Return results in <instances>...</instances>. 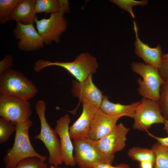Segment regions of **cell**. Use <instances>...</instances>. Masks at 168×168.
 I'll return each instance as SVG.
<instances>
[{
	"mask_svg": "<svg viewBox=\"0 0 168 168\" xmlns=\"http://www.w3.org/2000/svg\"><path fill=\"white\" fill-rule=\"evenodd\" d=\"M76 164L80 168H93L100 163L112 165L115 156L107 155L99 149L94 141L90 138L82 140H73Z\"/></svg>",
	"mask_w": 168,
	"mask_h": 168,
	"instance_id": "52a82bcc",
	"label": "cell"
},
{
	"mask_svg": "<svg viewBox=\"0 0 168 168\" xmlns=\"http://www.w3.org/2000/svg\"><path fill=\"white\" fill-rule=\"evenodd\" d=\"M33 121L29 119L24 122L14 124L16 127L14 142L8 149L3 158L5 168H13L22 160L36 157L45 161L47 156L37 152L32 146L29 136V130Z\"/></svg>",
	"mask_w": 168,
	"mask_h": 168,
	"instance_id": "6da1fadb",
	"label": "cell"
},
{
	"mask_svg": "<svg viewBox=\"0 0 168 168\" xmlns=\"http://www.w3.org/2000/svg\"><path fill=\"white\" fill-rule=\"evenodd\" d=\"M82 105V110L81 115L69 127L70 137L73 140H82L89 138V132L96 110L86 105Z\"/></svg>",
	"mask_w": 168,
	"mask_h": 168,
	"instance_id": "9a60e30c",
	"label": "cell"
},
{
	"mask_svg": "<svg viewBox=\"0 0 168 168\" xmlns=\"http://www.w3.org/2000/svg\"><path fill=\"white\" fill-rule=\"evenodd\" d=\"M20 0H0V23L5 24L11 20L14 9Z\"/></svg>",
	"mask_w": 168,
	"mask_h": 168,
	"instance_id": "7402d4cb",
	"label": "cell"
},
{
	"mask_svg": "<svg viewBox=\"0 0 168 168\" xmlns=\"http://www.w3.org/2000/svg\"><path fill=\"white\" fill-rule=\"evenodd\" d=\"M36 0H20L16 6L11 20L16 23L33 24L36 17L35 11Z\"/></svg>",
	"mask_w": 168,
	"mask_h": 168,
	"instance_id": "ac0fdd59",
	"label": "cell"
},
{
	"mask_svg": "<svg viewBox=\"0 0 168 168\" xmlns=\"http://www.w3.org/2000/svg\"><path fill=\"white\" fill-rule=\"evenodd\" d=\"M15 38L19 40L18 49L26 52L33 51L44 47L42 36L35 29L33 24L16 23L13 30Z\"/></svg>",
	"mask_w": 168,
	"mask_h": 168,
	"instance_id": "7c38bea8",
	"label": "cell"
},
{
	"mask_svg": "<svg viewBox=\"0 0 168 168\" xmlns=\"http://www.w3.org/2000/svg\"><path fill=\"white\" fill-rule=\"evenodd\" d=\"M13 65V58L11 55L5 56L0 61V74L10 68Z\"/></svg>",
	"mask_w": 168,
	"mask_h": 168,
	"instance_id": "83f0119b",
	"label": "cell"
},
{
	"mask_svg": "<svg viewBox=\"0 0 168 168\" xmlns=\"http://www.w3.org/2000/svg\"><path fill=\"white\" fill-rule=\"evenodd\" d=\"M133 24L135 34L134 45L136 54L142 59L146 64L158 69L163 54L161 45L158 44L155 48H152L143 43L138 37V28L134 20Z\"/></svg>",
	"mask_w": 168,
	"mask_h": 168,
	"instance_id": "2e32d148",
	"label": "cell"
},
{
	"mask_svg": "<svg viewBox=\"0 0 168 168\" xmlns=\"http://www.w3.org/2000/svg\"><path fill=\"white\" fill-rule=\"evenodd\" d=\"M140 101L134 102L128 105L110 102L107 96H104L100 109L106 114L114 117L127 116L133 118L137 107Z\"/></svg>",
	"mask_w": 168,
	"mask_h": 168,
	"instance_id": "e0dca14e",
	"label": "cell"
},
{
	"mask_svg": "<svg viewBox=\"0 0 168 168\" xmlns=\"http://www.w3.org/2000/svg\"><path fill=\"white\" fill-rule=\"evenodd\" d=\"M35 108L40 120V133L35 138L41 141L47 148L50 164L57 166L63 163L60 140L55 130L50 127L46 119L45 102L42 100H38L35 104Z\"/></svg>",
	"mask_w": 168,
	"mask_h": 168,
	"instance_id": "277c9868",
	"label": "cell"
},
{
	"mask_svg": "<svg viewBox=\"0 0 168 168\" xmlns=\"http://www.w3.org/2000/svg\"><path fill=\"white\" fill-rule=\"evenodd\" d=\"M133 128L136 130L147 131L154 124L165 123L163 116L157 102L142 98L136 108Z\"/></svg>",
	"mask_w": 168,
	"mask_h": 168,
	"instance_id": "ba28073f",
	"label": "cell"
},
{
	"mask_svg": "<svg viewBox=\"0 0 168 168\" xmlns=\"http://www.w3.org/2000/svg\"><path fill=\"white\" fill-rule=\"evenodd\" d=\"M37 91L35 85L19 72L10 68L0 74V95L29 100Z\"/></svg>",
	"mask_w": 168,
	"mask_h": 168,
	"instance_id": "3957f363",
	"label": "cell"
},
{
	"mask_svg": "<svg viewBox=\"0 0 168 168\" xmlns=\"http://www.w3.org/2000/svg\"><path fill=\"white\" fill-rule=\"evenodd\" d=\"M112 166L108 163H100L96 164L93 168H112Z\"/></svg>",
	"mask_w": 168,
	"mask_h": 168,
	"instance_id": "4dcf8cb0",
	"label": "cell"
},
{
	"mask_svg": "<svg viewBox=\"0 0 168 168\" xmlns=\"http://www.w3.org/2000/svg\"><path fill=\"white\" fill-rule=\"evenodd\" d=\"M32 110L29 100L0 95V116L14 124L30 119Z\"/></svg>",
	"mask_w": 168,
	"mask_h": 168,
	"instance_id": "9c48e42d",
	"label": "cell"
},
{
	"mask_svg": "<svg viewBox=\"0 0 168 168\" xmlns=\"http://www.w3.org/2000/svg\"><path fill=\"white\" fill-rule=\"evenodd\" d=\"M148 135L155 139L157 142L161 144L168 147V137L165 138L160 137L154 135L149 132L148 133Z\"/></svg>",
	"mask_w": 168,
	"mask_h": 168,
	"instance_id": "f1b7e54d",
	"label": "cell"
},
{
	"mask_svg": "<svg viewBox=\"0 0 168 168\" xmlns=\"http://www.w3.org/2000/svg\"><path fill=\"white\" fill-rule=\"evenodd\" d=\"M70 121L69 115L65 114L56 121L54 130L60 138L63 162L67 166H73L76 164L73 155L74 147L69 131Z\"/></svg>",
	"mask_w": 168,
	"mask_h": 168,
	"instance_id": "4fadbf2b",
	"label": "cell"
},
{
	"mask_svg": "<svg viewBox=\"0 0 168 168\" xmlns=\"http://www.w3.org/2000/svg\"><path fill=\"white\" fill-rule=\"evenodd\" d=\"M129 130V128L120 123L116 124L104 137L97 141H94L99 149L107 155L115 156L116 152L125 147Z\"/></svg>",
	"mask_w": 168,
	"mask_h": 168,
	"instance_id": "8fae6325",
	"label": "cell"
},
{
	"mask_svg": "<svg viewBox=\"0 0 168 168\" xmlns=\"http://www.w3.org/2000/svg\"><path fill=\"white\" fill-rule=\"evenodd\" d=\"M92 75L82 82L72 81L71 92L82 104L97 110L100 108L104 95L93 82Z\"/></svg>",
	"mask_w": 168,
	"mask_h": 168,
	"instance_id": "30bf717a",
	"label": "cell"
},
{
	"mask_svg": "<svg viewBox=\"0 0 168 168\" xmlns=\"http://www.w3.org/2000/svg\"><path fill=\"white\" fill-rule=\"evenodd\" d=\"M138 168H154V163L149 161H144L139 162Z\"/></svg>",
	"mask_w": 168,
	"mask_h": 168,
	"instance_id": "f546056e",
	"label": "cell"
},
{
	"mask_svg": "<svg viewBox=\"0 0 168 168\" xmlns=\"http://www.w3.org/2000/svg\"><path fill=\"white\" fill-rule=\"evenodd\" d=\"M61 1L60 10L50 14L49 18L39 20L36 17L35 19L37 31L42 36L44 44L49 45L53 41L59 43L60 36L66 30L68 21L64 14L70 12L68 0Z\"/></svg>",
	"mask_w": 168,
	"mask_h": 168,
	"instance_id": "5b68a950",
	"label": "cell"
},
{
	"mask_svg": "<svg viewBox=\"0 0 168 168\" xmlns=\"http://www.w3.org/2000/svg\"><path fill=\"white\" fill-rule=\"evenodd\" d=\"M110 1L115 4L121 8L129 13L133 18L134 19L135 16L132 9L133 7L135 5L146 6L148 3L147 0L137 1L134 0H111Z\"/></svg>",
	"mask_w": 168,
	"mask_h": 168,
	"instance_id": "d4e9b609",
	"label": "cell"
},
{
	"mask_svg": "<svg viewBox=\"0 0 168 168\" xmlns=\"http://www.w3.org/2000/svg\"><path fill=\"white\" fill-rule=\"evenodd\" d=\"M158 103L162 114L166 119L168 120V79L161 85Z\"/></svg>",
	"mask_w": 168,
	"mask_h": 168,
	"instance_id": "603a6c76",
	"label": "cell"
},
{
	"mask_svg": "<svg viewBox=\"0 0 168 168\" xmlns=\"http://www.w3.org/2000/svg\"><path fill=\"white\" fill-rule=\"evenodd\" d=\"M132 71L140 75L137 82L138 90L143 98L158 102L160 87L164 81L160 75L158 69L143 63L133 62Z\"/></svg>",
	"mask_w": 168,
	"mask_h": 168,
	"instance_id": "8992f818",
	"label": "cell"
},
{
	"mask_svg": "<svg viewBox=\"0 0 168 168\" xmlns=\"http://www.w3.org/2000/svg\"><path fill=\"white\" fill-rule=\"evenodd\" d=\"M151 149L155 156L154 168H168V147L157 142Z\"/></svg>",
	"mask_w": 168,
	"mask_h": 168,
	"instance_id": "d6986e66",
	"label": "cell"
},
{
	"mask_svg": "<svg viewBox=\"0 0 168 168\" xmlns=\"http://www.w3.org/2000/svg\"><path fill=\"white\" fill-rule=\"evenodd\" d=\"M120 118L108 115L100 108L98 109L91 125L88 134L89 138L96 141L103 137L112 130Z\"/></svg>",
	"mask_w": 168,
	"mask_h": 168,
	"instance_id": "5bb4252c",
	"label": "cell"
},
{
	"mask_svg": "<svg viewBox=\"0 0 168 168\" xmlns=\"http://www.w3.org/2000/svg\"><path fill=\"white\" fill-rule=\"evenodd\" d=\"M158 70L164 81L168 79V53L162 54Z\"/></svg>",
	"mask_w": 168,
	"mask_h": 168,
	"instance_id": "4316f807",
	"label": "cell"
},
{
	"mask_svg": "<svg viewBox=\"0 0 168 168\" xmlns=\"http://www.w3.org/2000/svg\"><path fill=\"white\" fill-rule=\"evenodd\" d=\"M128 155L130 158L134 161L139 162L149 161L154 164L155 156L152 149L133 147L128 150Z\"/></svg>",
	"mask_w": 168,
	"mask_h": 168,
	"instance_id": "ffe728a7",
	"label": "cell"
},
{
	"mask_svg": "<svg viewBox=\"0 0 168 168\" xmlns=\"http://www.w3.org/2000/svg\"><path fill=\"white\" fill-rule=\"evenodd\" d=\"M51 66L64 68L77 80L82 82L96 72L98 64L95 57L86 52L80 54L73 61L71 62H52L39 59L35 62L34 69L36 72H40L44 68Z\"/></svg>",
	"mask_w": 168,
	"mask_h": 168,
	"instance_id": "7a4b0ae2",
	"label": "cell"
},
{
	"mask_svg": "<svg viewBox=\"0 0 168 168\" xmlns=\"http://www.w3.org/2000/svg\"><path fill=\"white\" fill-rule=\"evenodd\" d=\"M44 161L37 157H29L20 161L13 168H47V165Z\"/></svg>",
	"mask_w": 168,
	"mask_h": 168,
	"instance_id": "484cf974",
	"label": "cell"
},
{
	"mask_svg": "<svg viewBox=\"0 0 168 168\" xmlns=\"http://www.w3.org/2000/svg\"><path fill=\"white\" fill-rule=\"evenodd\" d=\"M163 129L168 136V120H166L165 121Z\"/></svg>",
	"mask_w": 168,
	"mask_h": 168,
	"instance_id": "d6a6232c",
	"label": "cell"
},
{
	"mask_svg": "<svg viewBox=\"0 0 168 168\" xmlns=\"http://www.w3.org/2000/svg\"><path fill=\"white\" fill-rule=\"evenodd\" d=\"M16 130V126L14 123L0 117V143L1 144L7 142Z\"/></svg>",
	"mask_w": 168,
	"mask_h": 168,
	"instance_id": "cb8c5ba5",
	"label": "cell"
},
{
	"mask_svg": "<svg viewBox=\"0 0 168 168\" xmlns=\"http://www.w3.org/2000/svg\"><path fill=\"white\" fill-rule=\"evenodd\" d=\"M61 5V0H36L35 13L44 12L46 15L54 13L60 10Z\"/></svg>",
	"mask_w": 168,
	"mask_h": 168,
	"instance_id": "44dd1931",
	"label": "cell"
},
{
	"mask_svg": "<svg viewBox=\"0 0 168 168\" xmlns=\"http://www.w3.org/2000/svg\"><path fill=\"white\" fill-rule=\"evenodd\" d=\"M112 168H130L129 166L127 164L121 163L117 165L116 166H112Z\"/></svg>",
	"mask_w": 168,
	"mask_h": 168,
	"instance_id": "1f68e13d",
	"label": "cell"
},
{
	"mask_svg": "<svg viewBox=\"0 0 168 168\" xmlns=\"http://www.w3.org/2000/svg\"><path fill=\"white\" fill-rule=\"evenodd\" d=\"M47 168H60L57 167V166H55L53 165H51L49 167H47Z\"/></svg>",
	"mask_w": 168,
	"mask_h": 168,
	"instance_id": "836d02e7",
	"label": "cell"
}]
</instances>
